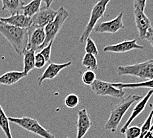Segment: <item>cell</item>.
<instances>
[{"label": "cell", "instance_id": "obj_1", "mask_svg": "<svg viewBox=\"0 0 153 138\" xmlns=\"http://www.w3.org/2000/svg\"><path fill=\"white\" fill-rule=\"evenodd\" d=\"M0 33L4 36L19 55L26 51L28 41V29L11 26L1 22Z\"/></svg>", "mask_w": 153, "mask_h": 138}, {"label": "cell", "instance_id": "obj_2", "mask_svg": "<svg viewBox=\"0 0 153 138\" xmlns=\"http://www.w3.org/2000/svg\"><path fill=\"white\" fill-rule=\"evenodd\" d=\"M143 98L142 96L137 94H130L123 98L119 103L113 106L111 109L110 117L105 124V129L111 132L115 133L127 111L135 102H138Z\"/></svg>", "mask_w": 153, "mask_h": 138}, {"label": "cell", "instance_id": "obj_3", "mask_svg": "<svg viewBox=\"0 0 153 138\" xmlns=\"http://www.w3.org/2000/svg\"><path fill=\"white\" fill-rule=\"evenodd\" d=\"M119 76H132L145 81L153 80V59L134 65L119 66L117 69Z\"/></svg>", "mask_w": 153, "mask_h": 138}, {"label": "cell", "instance_id": "obj_4", "mask_svg": "<svg viewBox=\"0 0 153 138\" xmlns=\"http://www.w3.org/2000/svg\"><path fill=\"white\" fill-rule=\"evenodd\" d=\"M10 122L17 125L23 129L42 138H56L55 136L48 130L41 126L38 121L30 117L23 116L21 118L8 117Z\"/></svg>", "mask_w": 153, "mask_h": 138}, {"label": "cell", "instance_id": "obj_5", "mask_svg": "<svg viewBox=\"0 0 153 138\" xmlns=\"http://www.w3.org/2000/svg\"><path fill=\"white\" fill-rule=\"evenodd\" d=\"M110 2V0H100V1H98L94 4L92 9L90 19H89L88 23L86 25L81 37L79 38V42L81 43L86 42L92 31L97 26L98 21L104 17L106 11L107 5Z\"/></svg>", "mask_w": 153, "mask_h": 138}, {"label": "cell", "instance_id": "obj_6", "mask_svg": "<svg viewBox=\"0 0 153 138\" xmlns=\"http://www.w3.org/2000/svg\"><path fill=\"white\" fill-rule=\"evenodd\" d=\"M69 14L68 10L62 6L57 10V14L55 19L44 27V31L46 33V39L42 46V49L46 47L50 41H53L57 35L62 28L66 19L69 17Z\"/></svg>", "mask_w": 153, "mask_h": 138}, {"label": "cell", "instance_id": "obj_7", "mask_svg": "<svg viewBox=\"0 0 153 138\" xmlns=\"http://www.w3.org/2000/svg\"><path fill=\"white\" fill-rule=\"evenodd\" d=\"M92 90L97 96H110L116 98H122L125 95L124 90L119 89L112 85V83L97 79L91 86Z\"/></svg>", "mask_w": 153, "mask_h": 138}, {"label": "cell", "instance_id": "obj_8", "mask_svg": "<svg viewBox=\"0 0 153 138\" xmlns=\"http://www.w3.org/2000/svg\"><path fill=\"white\" fill-rule=\"evenodd\" d=\"M46 39L44 28L32 26L28 28V41L27 50H34L35 52L42 50Z\"/></svg>", "mask_w": 153, "mask_h": 138}, {"label": "cell", "instance_id": "obj_9", "mask_svg": "<svg viewBox=\"0 0 153 138\" xmlns=\"http://www.w3.org/2000/svg\"><path fill=\"white\" fill-rule=\"evenodd\" d=\"M123 13L121 12L116 17L110 21L102 22L98 23L94 29L95 33H111L114 34L117 33L121 29H124L123 22Z\"/></svg>", "mask_w": 153, "mask_h": 138}, {"label": "cell", "instance_id": "obj_10", "mask_svg": "<svg viewBox=\"0 0 153 138\" xmlns=\"http://www.w3.org/2000/svg\"><path fill=\"white\" fill-rule=\"evenodd\" d=\"M133 14L139 37L141 39H145L148 31L152 28L151 21L145 12L135 5H133Z\"/></svg>", "mask_w": 153, "mask_h": 138}, {"label": "cell", "instance_id": "obj_11", "mask_svg": "<svg viewBox=\"0 0 153 138\" xmlns=\"http://www.w3.org/2000/svg\"><path fill=\"white\" fill-rule=\"evenodd\" d=\"M57 11H54L50 8H46L44 6L41 8L39 12L32 17L33 26L44 28L46 25L52 22L55 19Z\"/></svg>", "mask_w": 153, "mask_h": 138}, {"label": "cell", "instance_id": "obj_12", "mask_svg": "<svg viewBox=\"0 0 153 138\" xmlns=\"http://www.w3.org/2000/svg\"><path fill=\"white\" fill-rule=\"evenodd\" d=\"M144 47L137 42L136 39L123 41L117 44L106 46L103 49L104 53H124L133 50H142Z\"/></svg>", "mask_w": 153, "mask_h": 138}, {"label": "cell", "instance_id": "obj_13", "mask_svg": "<svg viewBox=\"0 0 153 138\" xmlns=\"http://www.w3.org/2000/svg\"><path fill=\"white\" fill-rule=\"evenodd\" d=\"M153 94V90H150L148 92L146 93V94L143 97L141 100L137 102V104L135 105V106L134 107L133 110L130 116L129 117L128 120H127L126 124L123 125L122 127L120 129V133H124L126 130L129 127V126L131 124L133 120L135 119L136 118H137L139 115L141 114L143 111L145 110L146 104H148V102L150 100V98H151V96Z\"/></svg>", "mask_w": 153, "mask_h": 138}, {"label": "cell", "instance_id": "obj_14", "mask_svg": "<svg viewBox=\"0 0 153 138\" xmlns=\"http://www.w3.org/2000/svg\"><path fill=\"white\" fill-rule=\"evenodd\" d=\"M92 125L87 109L83 108L77 112V123H76V138H83L88 131L90 130Z\"/></svg>", "mask_w": 153, "mask_h": 138}, {"label": "cell", "instance_id": "obj_15", "mask_svg": "<svg viewBox=\"0 0 153 138\" xmlns=\"http://www.w3.org/2000/svg\"><path fill=\"white\" fill-rule=\"evenodd\" d=\"M71 61H69L62 64H57L53 63H50L46 70L42 74V75L37 78L38 85H41V84L45 80H53V78H55L62 70L65 69L67 67L71 66Z\"/></svg>", "mask_w": 153, "mask_h": 138}, {"label": "cell", "instance_id": "obj_16", "mask_svg": "<svg viewBox=\"0 0 153 138\" xmlns=\"http://www.w3.org/2000/svg\"><path fill=\"white\" fill-rule=\"evenodd\" d=\"M0 21L11 26L21 29H28L33 25L31 18L20 14L11 15L8 17H0Z\"/></svg>", "mask_w": 153, "mask_h": 138}, {"label": "cell", "instance_id": "obj_17", "mask_svg": "<svg viewBox=\"0 0 153 138\" xmlns=\"http://www.w3.org/2000/svg\"><path fill=\"white\" fill-rule=\"evenodd\" d=\"M28 75L23 71H9L0 76V84L11 86L27 76Z\"/></svg>", "mask_w": 153, "mask_h": 138}, {"label": "cell", "instance_id": "obj_18", "mask_svg": "<svg viewBox=\"0 0 153 138\" xmlns=\"http://www.w3.org/2000/svg\"><path fill=\"white\" fill-rule=\"evenodd\" d=\"M1 10H7L10 13L11 15L19 14L25 5V2L23 0H2Z\"/></svg>", "mask_w": 153, "mask_h": 138}, {"label": "cell", "instance_id": "obj_19", "mask_svg": "<svg viewBox=\"0 0 153 138\" xmlns=\"http://www.w3.org/2000/svg\"><path fill=\"white\" fill-rule=\"evenodd\" d=\"M112 85L117 88L122 90H124L125 88L130 89L140 88H151V90H153V80L135 83H112Z\"/></svg>", "mask_w": 153, "mask_h": 138}, {"label": "cell", "instance_id": "obj_20", "mask_svg": "<svg viewBox=\"0 0 153 138\" xmlns=\"http://www.w3.org/2000/svg\"><path fill=\"white\" fill-rule=\"evenodd\" d=\"M35 54L34 50H26L23 54V72L27 75L35 68Z\"/></svg>", "mask_w": 153, "mask_h": 138}, {"label": "cell", "instance_id": "obj_21", "mask_svg": "<svg viewBox=\"0 0 153 138\" xmlns=\"http://www.w3.org/2000/svg\"><path fill=\"white\" fill-rule=\"evenodd\" d=\"M42 3V1L41 0H33L31 1L28 4H25L23 8L22 11H23V15L27 17L32 18L39 12L41 8V4Z\"/></svg>", "mask_w": 153, "mask_h": 138}, {"label": "cell", "instance_id": "obj_22", "mask_svg": "<svg viewBox=\"0 0 153 138\" xmlns=\"http://www.w3.org/2000/svg\"><path fill=\"white\" fill-rule=\"evenodd\" d=\"M9 118L6 115L5 112L2 106L0 105V127L4 131L7 138H13L11 132L10 126H9Z\"/></svg>", "mask_w": 153, "mask_h": 138}, {"label": "cell", "instance_id": "obj_23", "mask_svg": "<svg viewBox=\"0 0 153 138\" xmlns=\"http://www.w3.org/2000/svg\"><path fill=\"white\" fill-rule=\"evenodd\" d=\"M82 65L88 70H94L98 69L97 57L91 54L86 53L82 60Z\"/></svg>", "mask_w": 153, "mask_h": 138}, {"label": "cell", "instance_id": "obj_24", "mask_svg": "<svg viewBox=\"0 0 153 138\" xmlns=\"http://www.w3.org/2000/svg\"><path fill=\"white\" fill-rule=\"evenodd\" d=\"M152 119H153V106L152 108V110L150 112L149 115L148 117L146 118V119L144 121V124L142 126L141 130V136L139 138H143L145 136V134L150 131V129L152 126Z\"/></svg>", "mask_w": 153, "mask_h": 138}, {"label": "cell", "instance_id": "obj_25", "mask_svg": "<svg viewBox=\"0 0 153 138\" xmlns=\"http://www.w3.org/2000/svg\"><path fill=\"white\" fill-rule=\"evenodd\" d=\"M96 80H97V76L93 70H86L82 75V82L87 86H91L96 81Z\"/></svg>", "mask_w": 153, "mask_h": 138}, {"label": "cell", "instance_id": "obj_26", "mask_svg": "<svg viewBox=\"0 0 153 138\" xmlns=\"http://www.w3.org/2000/svg\"><path fill=\"white\" fill-rule=\"evenodd\" d=\"M85 44V52L86 53L91 54L97 57L99 52H98V48L97 47L94 41L92 39L91 37H88L87 41H86Z\"/></svg>", "mask_w": 153, "mask_h": 138}, {"label": "cell", "instance_id": "obj_27", "mask_svg": "<svg viewBox=\"0 0 153 138\" xmlns=\"http://www.w3.org/2000/svg\"><path fill=\"white\" fill-rule=\"evenodd\" d=\"M64 103L69 108H76L79 104V96L75 94H69L65 97Z\"/></svg>", "mask_w": 153, "mask_h": 138}, {"label": "cell", "instance_id": "obj_28", "mask_svg": "<svg viewBox=\"0 0 153 138\" xmlns=\"http://www.w3.org/2000/svg\"><path fill=\"white\" fill-rule=\"evenodd\" d=\"M141 127L133 126L127 128L124 134L126 135V138H139L141 136Z\"/></svg>", "mask_w": 153, "mask_h": 138}, {"label": "cell", "instance_id": "obj_29", "mask_svg": "<svg viewBox=\"0 0 153 138\" xmlns=\"http://www.w3.org/2000/svg\"><path fill=\"white\" fill-rule=\"evenodd\" d=\"M53 41H50L49 44H48L46 47L40 51V53L42 54L44 57V59H45L46 63H51L50 62V56H51V52H52V47L53 44Z\"/></svg>", "mask_w": 153, "mask_h": 138}, {"label": "cell", "instance_id": "obj_30", "mask_svg": "<svg viewBox=\"0 0 153 138\" xmlns=\"http://www.w3.org/2000/svg\"><path fill=\"white\" fill-rule=\"evenodd\" d=\"M46 61L44 57L39 53L35 54V68L37 69H42L46 65Z\"/></svg>", "mask_w": 153, "mask_h": 138}, {"label": "cell", "instance_id": "obj_31", "mask_svg": "<svg viewBox=\"0 0 153 138\" xmlns=\"http://www.w3.org/2000/svg\"><path fill=\"white\" fill-rule=\"evenodd\" d=\"M133 5L138 7L141 11H145V9L146 5V1L145 0H135L133 2Z\"/></svg>", "mask_w": 153, "mask_h": 138}, {"label": "cell", "instance_id": "obj_32", "mask_svg": "<svg viewBox=\"0 0 153 138\" xmlns=\"http://www.w3.org/2000/svg\"><path fill=\"white\" fill-rule=\"evenodd\" d=\"M145 39L148 42L151 44L152 47L153 48V28L152 27L148 31Z\"/></svg>", "mask_w": 153, "mask_h": 138}, {"label": "cell", "instance_id": "obj_33", "mask_svg": "<svg viewBox=\"0 0 153 138\" xmlns=\"http://www.w3.org/2000/svg\"><path fill=\"white\" fill-rule=\"evenodd\" d=\"M43 3H44V4H45V7L46 8H50V6H51V4H52L53 3V1L52 0H45V1H43L42 2Z\"/></svg>", "mask_w": 153, "mask_h": 138}, {"label": "cell", "instance_id": "obj_34", "mask_svg": "<svg viewBox=\"0 0 153 138\" xmlns=\"http://www.w3.org/2000/svg\"><path fill=\"white\" fill-rule=\"evenodd\" d=\"M143 138H153V131H149Z\"/></svg>", "mask_w": 153, "mask_h": 138}, {"label": "cell", "instance_id": "obj_35", "mask_svg": "<svg viewBox=\"0 0 153 138\" xmlns=\"http://www.w3.org/2000/svg\"><path fill=\"white\" fill-rule=\"evenodd\" d=\"M150 131H153V124H152V126L151 127V129H150Z\"/></svg>", "mask_w": 153, "mask_h": 138}, {"label": "cell", "instance_id": "obj_36", "mask_svg": "<svg viewBox=\"0 0 153 138\" xmlns=\"http://www.w3.org/2000/svg\"><path fill=\"white\" fill-rule=\"evenodd\" d=\"M66 138H70V137H67Z\"/></svg>", "mask_w": 153, "mask_h": 138}, {"label": "cell", "instance_id": "obj_37", "mask_svg": "<svg viewBox=\"0 0 153 138\" xmlns=\"http://www.w3.org/2000/svg\"><path fill=\"white\" fill-rule=\"evenodd\" d=\"M0 23H1V21H0Z\"/></svg>", "mask_w": 153, "mask_h": 138}]
</instances>
